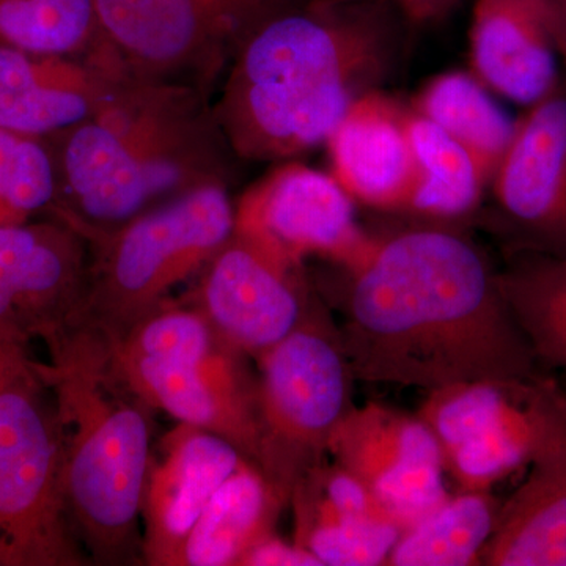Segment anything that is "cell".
Returning <instances> with one entry per match:
<instances>
[{
	"instance_id": "6da1fadb",
	"label": "cell",
	"mask_w": 566,
	"mask_h": 566,
	"mask_svg": "<svg viewBox=\"0 0 566 566\" xmlns=\"http://www.w3.org/2000/svg\"><path fill=\"white\" fill-rule=\"evenodd\" d=\"M340 271L337 327L356 381L430 392L538 374L499 268L468 234L405 229L375 238L363 260Z\"/></svg>"
},
{
	"instance_id": "7a4b0ae2",
	"label": "cell",
	"mask_w": 566,
	"mask_h": 566,
	"mask_svg": "<svg viewBox=\"0 0 566 566\" xmlns=\"http://www.w3.org/2000/svg\"><path fill=\"white\" fill-rule=\"evenodd\" d=\"M408 28L392 0H296L268 18L212 103L234 156L285 163L323 145L359 96L381 91Z\"/></svg>"
},
{
	"instance_id": "3957f363",
	"label": "cell",
	"mask_w": 566,
	"mask_h": 566,
	"mask_svg": "<svg viewBox=\"0 0 566 566\" xmlns=\"http://www.w3.org/2000/svg\"><path fill=\"white\" fill-rule=\"evenodd\" d=\"M46 139L57 174L55 211L85 238L200 186H229L240 161L211 96L128 73L112 80L84 120Z\"/></svg>"
},
{
	"instance_id": "277c9868",
	"label": "cell",
	"mask_w": 566,
	"mask_h": 566,
	"mask_svg": "<svg viewBox=\"0 0 566 566\" xmlns=\"http://www.w3.org/2000/svg\"><path fill=\"white\" fill-rule=\"evenodd\" d=\"M40 363L65 447L66 506L91 564L144 560L142 497L150 469L155 408L122 374L104 331L77 323Z\"/></svg>"
},
{
	"instance_id": "5b68a950",
	"label": "cell",
	"mask_w": 566,
	"mask_h": 566,
	"mask_svg": "<svg viewBox=\"0 0 566 566\" xmlns=\"http://www.w3.org/2000/svg\"><path fill=\"white\" fill-rule=\"evenodd\" d=\"M28 345H0V566H81L57 401Z\"/></svg>"
},
{
	"instance_id": "8992f818",
	"label": "cell",
	"mask_w": 566,
	"mask_h": 566,
	"mask_svg": "<svg viewBox=\"0 0 566 566\" xmlns=\"http://www.w3.org/2000/svg\"><path fill=\"white\" fill-rule=\"evenodd\" d=\"M234 230L229 186L205 185L91 234L80 323L118 335L197 277Z\"/></svg>"
},
{
	"instance_id": "52a82bcc",
	"label": "cell",
	"mask_w": 566,
	"mask_h": 566,
	"mask_svg": "<svg viewBox=\"0 0 566 566\" xmlns=\"http://www.w3.org/2000/svg\"><path fill=\"white\" fill-rule=\"evenodd\" d=\"M260 453L256 468L290 505L294 486L329 457L353 408L354 376L337 323L322 296L303 323L259 357Z\"/></svg>"
},
{
	"instance_id": "ba28073f",
	"label": "cell",
	"mask_w": 566,
	"mask_h": 566,
	"mask_svg": "<svg viewBox=\"0 0 566 566\" xmlns=\"http://www.w3.org/2000/svg\"><path fill=\"white\" fill-rule=\"evenodd\" d=\"M296 0H92L98 54L123 73L211 96L244 41Z\"/></svg>"
},
{
	"instance_id": "9c48e42d",
	"label": "cell",
	"mask_w": 566,
	"mask_h": 566,
	"mask_svg": "<svg viewBox=\"0 0 566 566\" xmlns=\"http://www.w3.org/2000/svg\"><path fill=\"white\" fill-rule=\"evenodd\" d=\"M417 416L461 491H490L566 438V392L553 378L483 379L430 390Z\"/></svg>"
},
{
	"instance_id": "30bf717a",
	"label": "cell",
	"mask_w": 566,
	"mask_h": 566,
	"mask_svg": "<svg viewBox=\"0 0 566 566\" xmlns=\"http://www.w3.org/2000/svg\"><path fill=\"white\" fill-rule=\"evenodd\" d=\"M488 191L486 227L506 253L566 256V76L524 107Z\"/></svg>"
},
{
	"instance_id": "8fae6325",
	"label": "cell",
	"mask_w": 566,
	"mask_h": 566,
	"mask_svg": "<svg viewBox=\"0 0 566 566\" xmlns=\"http://www.w3.org/2000/svg\"><path fill=\"white\" fill-rule=\"evenodd\" d=\"M354 205L331 172L285 161L234 205V232L290 263L319 256L349 268L375 241L357 223Z\"/></svg>"
},
{
	"instance_id": "7c38bea8",
	"label": "cell",
	"mask_w": 566,
	"mask_h": 566,
	"mask_svg": "<svg viewBox=\"0 0 566 566\" xmlns=\"http://www.w3.org/2000/svg\"><path fill=\"white\" fill-rule=\"evenodd\" d=\"M196 279L186 303L207 316L227 345L249 357L292 334L318 300L304 264L286 262L234 230Z\"/></svg>"
},
{
	"instance_id": "4fadbf2b",
	"label": "cell",
	"mask_w": 566,
	"mask_h": 566,
	"mask_svg": "<svg viewBox=\"0 0 566 566\" xmlns=\"http://www.w3.org/2000/svg\"><path fill=\"white\" fill-rule=\"evenodd\" d=\"M87 273V240L62 219L0 223V345H48L80 323Z\"/></svg>"
},
{
	"instance_id": "5bb4252c",
	"label": "cell",
	"mask_w": 566,
	"mask_h": 566,
	"mask_svg": "<svg viewBox=\"0 0 566 566\" xmlns=\"http://www.w3.org/2000/svg\"><path fill=\"white\" fill-rule=\"evenodd\" d=\"M329 457L403 532L449 499L441 449L419 416L381 403L353 406L335 430Z\"/></svg>"
},
{
	"instance_id": "9a60e30c",
	"label": "cell",
	"mask_w": 566,
	"mask_h": 566,
	"mask_svg": "<svg viewBox=\"0 0 566 566\" xmlns=\"http://www.w3.org/2000/svg\"><path fill=\"white\" fill-rule=\"evenodd\" d=\"M114 357L122 374L156 411L221 436L245 460L259 464V385L249 370V356L223 344L207 359L191 364L115 353Z\"/></svg>"
},
{
	"instance_id": "2e32d148",
	"label": "cell",
	"mask_w": 566,
	"mask_h": 566,
	"mask_svg": "<svg viewBox=\"0 0 566 566\" xmlns=\"http://www.w3.org/2000/svg\"><path fill=\"white\" fill-rule=\"evenodd\" d=\"M243 461L232 442L193 424L178 423L164 436L153 450L142 497L145 564L177 566L205 506Z\"/></svg>"
},
{
	"instance_id": "e0dca14e",
	"label": "cell",
	"mask_w": 566,
	"mask_h": 566,
	"mask_svg": "<svg viewBox=\"0 0 566 566\" xmlns=\"http://www.w3.org/2000/svg\"><path fill=\"white\" fill-rule=\"evenodd\" d=\"M558 63L551 0H475L469 71L493 95L532 106L560 82Z\"/></svg>"
},
{
	"instance_id": "ac0fdd59",
	"label": "cell",
	"mask_w": 566,
	"mask_h": 566,
	"mask_svg": "<svg viewBox=\"0 0 566 566\" xmlns=\"http://www.w3.org/2000/svg\"><path fill=\"white\" fill-rule=\"evenodd\" d=\"M408 106L382 91L359 96L324 145L331 175L354 203L382 211H406L416 174L409 142Z\"/></svg>"
},
{
	"instance_id": "d6986e66",
	"label": "cell",
	"mask_w": 566,
	"mask_h": 566,
	"mask_svg": "<svg viewBox=\"0 0 566 566\" xmlns=\"http://www.w3.org/2000/svg\"><path fill=\"white\" fill-rule=\"evenodd\" d=\"M118 73L98 55H39L0 44V128L54 136L84 120Z\"/></svg>"
},
{
	"instance_id": "ffe728a7",
	"label": "cell",
	"mask_w": 566,
	"mask_h": 566,
	"mask_svg": "<svg viewBox=\"0 0 566 566\" xmlns=\"http://www.w3.org/2000/svg\"><path fill=\"white\" fill-rule=\"evenodd\" d=\"M479 565L566 566V438L532 461L501 505Z\"/></svg>"
},
{
	"instance_id": "44dd1931",
	"label": "cell",
	"mask_w": 566,
	"mask_h": 566,
	"mask_svg": "<svg viewBox=\"0 0 566 566\" xmlns=\"http://www.w3.org/2000/svg\"><path fill=\"white\" fill-rule=\"evenodd\" d=\"M286 504L251 461L219 486L193 524L177 566H238L251 547L274 535Z\"/></svg>"
},
{
	"instance_id": "7402d4cb",
	"label": "cell",
	"mask_w": 566,
	"mask_h": 566,
	"mask_svg": "<svg viewBox=\"0 0 566 566\" xmlns=\"http://www.w3.org/2000/svg\"><path fill=\"white\" fill-rule=\"evenodd\" d=\"M406 123L416 174L406 211L441 221L472 214L490 188V178L474 156L444 129L409 107Z\"/></svg>"
},
{
	"instance_id": "603a6c76",
	"label": "cell",
	"mask_w": 566,
	"mask_h": 566,
	"mask_svg": "<svg viewBox=\"0 0 566 566\" xmlns=\"http://www.w3.org/2000/svg\"><path fill=\"white\" fill-rule=\"evenodd\" d=\"M408 107L460 142L491 181L512 139L515 120L471 71L438 74L420 88Z\"/></svg>"
},
{
	"instance_id": "cb8c5ba5",
	"label": "cell",
	"mask_w": 566,
	"mask_h": 566,
	"mask_svg": "<svg viewBox=\"0 0 566 566\" xmlns=\"http://www.w3.org/2000/svg\"><path fill=\"white\" fill-rule=\"evenodd\" d=\"M499 283L536 363L566 370V256L506 253Z\"/></svg>"
},
{
	"instance_id": "d4e9b609",
	"label": "cell",
	"mask_w": 566,
	"mask_h": 566,
	"mask_svg": "<svg viewBox=\"0 0 566 566\" xmlns=\"http://www.w3.org/2000/svg\"><path fill=\"white\" fill-rule=\"evenodd\" d=\"M501 504L490 491H461L406 528L386 565L469 566L493 534Z\"/></svg>"
},
{
	"instance_id": "484cf974",
	"label": "cell",
	"mask_w": 566,
	"mask_h": 566,
	"mask_svg": "<svg viewBox=\"0 0 566 566\" xmlns=\"http://www.w3.org/2000/svg\"><path fill=\"white\" fill-rule=\"evenodd\" d=\"M0 44L39 55L98 52L92 0H0Z\"/></svg>"
},
{
	"instance_id": "4316f807",
	"label": "cell",
	"mask_w": 566,
	"mask_h": 566,
	"mask_svg": "<svg viewBox=\"0 0 566 566\" xmlns=\"http://www.w3.org/2000/svg\"><path fill=\"white\" fill-rule=\"evenodd\" d=\"M43 140L0 128V223H24L54 207L57 174Z\"/></svg>"
},
{
	"instance_id": "83f0119b",
	"label": "cell",
	"mask_w": 566,
	"mask_h": 566,
	"mask_svg": "<svg viewBox=\"0 0 566 566\" xmlns=\"http://www.w3.org/2000/svg\"><path fill=\"white\" fill-rule=\"evenodd\" d=\"M401 528L386 517H359L311 528L294 538L322 566L386 565Z\"/></svg>"
},
{
	"instance_id": "f1b7e54d",
	"label": "cell",
	"mask_w": 566,
	"mask_h": 566,
	"mask_svg": "<svg viewBox=\"0 0 566 566\" xmlns=\"http://www.w3.org/2000/svg\"><path fill=\"white\" fill-rule=\"evenodd\" d=\"M238 566H322L318 558L275 535L268 536L244 554Z\"/></svg>"
},
{
	"instance_id": "f546056e",
	"label": "cell",
	"mask_w": 566,
	"mask_h": 566,
	"mask_svg": "<svg viewBox=\"0 0 566 566\" xmlns=\"http://www.w3.org/2000/svg\"><path fill=\"white\" fill-rule=\"evenodd\" d=\"M412 28L444 18L461 0H392Z\"/></svg>"
},
{
	"instance_id": "4dcf8cb0",
	"label": "cell",
	"mask_w": 566,
	"mask_h": 566,
	"mask_svg": "<svg viewBox=\"0 0 566 566\" xmlns=\"http://www.w3.org/2000/svg\"><path fill=\"white\" fill-rule=\"evenodd\" d=\"M554 11V31H556L558 59L566 70V0H551Z\"/></svg>"
}]
</instances>
